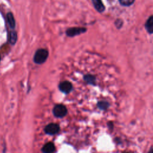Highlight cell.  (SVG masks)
<instances>
[{"instance_id":"2","label":"cell","mask_w":153,"mask_h":153,"mask_svg":"<svg viewBox=\"0 0 153 153\" xmlns=\"http://www.w3.org/2000/svg\"><path fill=\"white\" fill-rule=\"evenodd\" d=\"M68 112L66 107L62 104H58L54 106L53 109V115L57 118L64 117Z\"/></svg>"},{"instance_id":"5","label":"cell","mask_w":153,"mask_h":153,"mask_svg":"<svg viewBox=\"0 0 153 153\" xmlns=\"http://www.w3.org/2000/svg\"><path fill=\"white\" fill-rule=\"evenodd\" d=\"M59 88L62 92L65 94H68L72 91L73 86L71 82H70L69 81H64L60 83L59 85Z\"/></svg>"},{"instance_id":"1","label":"cell","mask_w":153,"mask_h":153,"mask_svg":"<svg viewBox=\"0 0 153 153\" xmlns=\"http://www.w3.org/2000/svg\"><path fill=\"white\" fill-rule=\"evenodd\" d=\"M48 56V51L44 48H41L36 50L33 56V61L36 64L44 63Z\"/></svg>"},{"instance_id":"11","label":"cell","mask_w":153,"mask_h":153,"mask_svg":"<svg viewBox=\"0 0 153 153\" xmlns=\"http://www.w3.org/2000/svg\"><path fill=\"white\" fill-rule=\"evenodd\" d=\"M97 106L99 108V109H100V110L105 111V110H106L109 107V103L107 101L101 100L98 102Z\"/></svg>"},{"instance_id":"17","label":"cell","mask_w":153,"mask_h":153,"mask_svg":"<svg viewBox=\"0 0 153 153\" xmlns=\"http://www.w3.org/2000/svg\"><path fill=\"white\" fill-rule=\"evenodd\" d=\"M123 153H131V152H124Z\"/></svg>"},{"instance_id":"9","label":"cell","mask_w":153,"mask_h":153,"mask_svg":"<svg viewBox=\"0 0 153 153\" xmlns=\"http://www.w3.org/2000/svg\"><path fill=\"white\" fill-rule=\"evenodd\" d=\"M7 22H8V23L10 27L11 28H14L16 26V22H15L14 16L11 13L9 12L7 13Z\"/></svg>"},{"instance_id":"7","label":"cell","mask_w":153,"mask_h":153,"mask_svg":"<svg viewBox=\"0 0 153 153\" xmlns=\"http://www.w3.org/2000/svg\"><path fill=\"white\" fill-rule=\"evenodd\" d=\"M92 3L95 8V9L99 13H102L104 11L105 8L102 0H91Z\"/></svg>"},{"instance_id":"18","label":"cell","mask_w":153,"mask_h":153,"mask_svg":"<svg viewBox=\"0 0 153 153\" xmlns=\"http://www.w3.org/2000/svg\"><path fill=\"white\" fill-rule=\"evenodd\" d=\"M0 61H1V56H0Z\"/></svg>"},{"instance_id":"6","label":"cell","mask_w":153,"mask_h":153,"mask_svg":"<svg viewBox=\"0 0 153 153\" xmlns=\"http://www.w3.org/2000/svg\"><path fill=\"white\" fill-rule=\"evenodd\" d=\"M55 151V146L52 142H47L42 148L43 153H53Z\"/></svg>"},{"instance_id":"10","label":"cell","mask_w":153,"mask_h":153,"mask_svg":"<svg viewBox=\"0 0 153 153\" xmlns=\"http://www.w3.org/2000/svg\"><path fill=\"white\" fill-rule=\"evenodd\" d=\"M17 39V32L14 30L11 31L9 34V42L11 44L14 45L16 44Z\"/></svg>"},{"instance_id":"15","label":"cell","mask_w":153,"mask_h":153,"mask_svg":"<svg viewBox=\"0 0 153 153\" xmlns=\"http://www.w3.org/2000/svg\"><path fill=\"white\" fill-rule=\"evenodd\" d=\"M107 125H108V126L109 129H111V130L113 129V128H114V124H113V123L112 121H109Z\"/></svg>"},{"instance_id":"8","label":"cell","mask_w":153,"mask_h":153,"mask_svg":"<svg viewBox=\"0 0 153 153\" xmlns=\"http://www.w3.org/2000/svg\"><path fill=\"white\" fill-rule=\"evenodd\" d=\"M145 27L149 33H153V16H151L147 19Z\"/></svg>"},{"instance_id":"13","label":"cell","mask_w":153,"mask_h":153,"mask_svg":"<svg viewBox=\"0 0 153 153\" xmlns=\"http://www.w3.org/2000/svg\"><path fill=\"white\" fill-rule=\"evenodd\" d=\"M135 0H119L121 5L123 6H130L133 4Z\"/></svg>"},{"instance_id":"3","label":"cell","mask_w":153,"mask_h":153,"mask_svg":"<svg viewBox=\"0 0 153 153\" xmlns=\"http://www.w3.org/2000/svg\"><path fill=\"white\" fill-rule=\"evenodd\" d=\"M45 133L50 135L56 134L60 131V127L57 124L50 123L45 126L44 128Z\"/></svg>"},{"instance_id":"16","label":"cell","mask_w":153,"mask_h":153,"mask_svg":"<svg viewBox=\"0 0 153 153\" xmlns=\"http://www.w3.org/2000/svg\"><path fill=\"white\" fill-rule=\"evenodd\" d=\"M148 153H153V148L151 149L150 151L148 152Z\"/></svg>"},{"instance_id":"4","label":"cell","mask_w":153,"mask_h":153,"mask_svg":"<svg viewBox=\"0 0 153 153\" xmlns=\"http://www.w3.org/2000/svg\"><path fill=\"white\" fill-rule=\"evenodd\" d=\"M86 28L84 27H71L67 29L66 33L68 36H74L75 35H80L86 31Z\"/></svg>"},{"instance_id":"12","label":"cell","mask_w":153,"mask_h":153,"mask_svg":"<svg viewBox=\"0 0 153 153\" xmlns=\"http://www.w3.org/2000/svg\"><path fill=\"white\" fill-rule=\"evenodd\" d=\"M84 81L89 84H95V81H96V78L93 75H86L84 76Z\"/></svg>"},{"instance_id":"14","label":"cell","mask_w":153,"mask_h":153,"mask_svg":"<svg viewBox=\"0 0 153 153\" xmlns=\"http://www.w3.org/2000/svg\"><path fill=\"white\" fill-rule=\"evenodd\" d=\"M115 25L117 26V27L118 28H120V27H121V26L122 25H123V22H122L121 20L118 19V20H117L115 21Z\"/></svg>"}]
</instances>
